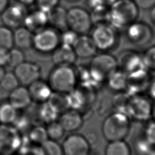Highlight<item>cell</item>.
<instances>
[{"instance_id":"obj_1","label":"cell","mask_w":155,"mask_h":155,"mask_svg":"<svg viewBox=\"0 0 155 155\" xmlns=\"http://www.w3.org/2000/svg\"><path fill=\"white\" fill-rule=\"evenodd\" d=\"M138 16L139 8L133 0H117L109 7L108 24L116 30L126 28Z\"/></svg>"},{"instance_id":"obj_2","label":"cell","mask_w":155,"mask_h":155,"mask_svg":"<svg viewBox=\"0 0 155 155\" xmlns=\"http://www.w3.org/2000/svg\"><path fill=\"white\" fill-rule=\"evenodd\" d=\"M131 127L130 118L125 113L116 111L108 115L104 120L102 132L108 142L124 140Z\"/></svg>"},{"instance_id":"obj_28","label":"cell","mask_w":155,"mask_h":155,"mask_svg":"<svg viewBox=\"0 0 155 155\" xmlns=\"http://www.w3.org/2000/svg\"><path fill=\"white\" fill-rule=\"evenodd\" d=\"M18 115V110L8 102H1L0 104V122L2 124H13Z\"/></svg>"},{"instance_id":"obj_38","label":"cell","mask_w":155,"mask_h":155,"mask_svg":"<svg viewBox=\"0 0 155 155\" xmlns=\"http://www.w3.org/2000/svg\"><path fill=\"white\" fill-rule=\"evenodd\" d=\"M39 9L48 13L53 8L58 6L59 0H36Z\"/></svg>"},{"instance_id":"obj_4","label":"cell","mask_w":155,"mask_h":155,"mask_svg":"<svg viewBox=\"0 0 155 155\" xmlns=\"http://www.w3.org/2000/svg\"><path fill=\"white\" fill-rule=\"evenodd\" d=\"M77 76L71 66H57L50 73L48 84L53 91L68 93L77 87Z\"/></svg>"},{"instance_id":"obj_12","label":"cell","mask_w":155,"mask_h":155,"mask_svg":"<svg viewBox=\"0 0 155 155\" xmlns=\"http://www.w3.org/2000/svg\"><path fill=\"white\" fill-rule=\"evenodd\" d=\"M151 81L149 71L146 69L128 74L125 90L130 96L138 95L147 90Z\"/></svg>"},{"instance_id":"obj_44","label":"cell","mask_w":155,"mask_h":155,"mask_svg":"<svg viewBox=\"0 0 155 155\" xmlns=\"http://www.w3.org/2000/svg\"><path fill=\"white\" fill-rule=\"evenodd\" d=\"M30 155H44L43 150L40 146H32L29 153L28 154Z\"/></svg>"},{"instance_id":"obj_20","label":"cell","mask_w":155,"mask_h":155,"mask_svg":"<svg viewBox=\"0 0 155 155\" xmlns=\"http://www.w3.org/2000/svg\"><path fill=\"white\" fill-rule=\"evenodd\" d=\"M77 56L73 47L61 44L53 51V61L57 66H72Z\"/></svg>"},{"instance_id":"obj_6","label":"cell","mask_w":155,"mask_h":155,"mask_svg":"<svg viewBox=\"0 0 155 155\" xmlns=\"http://www.w3.org/2000/svg\"><path fill=\"white\" fill-rule=\"evenodd\" d=\"M93 22L90 14L84 8L72 7L67 10V28L78 35H84L90 30Z\"/></svg>"},{"instance_id":"obj_50","label":"cell","mask_w":155,"mask_h":155,"mask_svg":"<svg viewBox=\"0 0 155 155\" xmlns=\"http://www.w3.org/2000/svg\"><path fill=\"white\" fill-rule=\"evenodd\" d=\"M105 1V2L107 4V5H111V4H113V2H114L116 1L117 0H104Z\"/></svg>"},{"instance_id":"obj_37","label":"cell","mask_w":155,"mask_h":155,"mask_svg":"<svg viewBox=\"0 0 155 155\" xmlns=\"http://www.w3.org/2000/svg\"><path fill=\"white\" fill-rule=\"evenodd\" d=\"M152 146L145 138L139 140L136 144V150L139 155H149L152 150Z\"/></svg>"},{"instance_id":"obj_22","label":"cell","mask_w":155,"mask_h":155,"mask_svg":"<svg viewBox=\"0 0 155 155\" xmlns=\"http://www.w3.org/2000/svg\"><path fill=\"white\" fill-rule=\"evenodd\" d=\"M48 23L56 30L64 31L67 28V10L63 7L56 6L48 13Z\"/></svg>"},{"instance_id":"obj_39","label":"cell","mask_w":155,"mask_h":155,"mask_svg":"<svg viewBox=\"0 0 155 155\" xmlns=\"http://www.w3.org/2000/svg\"><path fill=\"white\" fill-rule=\"evenodd\" d=\"M151 145H155V121H151L147 125L144 137Z\"/></svg>"},{"instance_id":"obj_43","label":"cell","mask_w":155,"mask_h":155,"mask_svg":"<svg viewBox=\"0 0 155 155\" xmlns=\"http://www.w3.org/2000/svg\"><path fill=\"white\" fill-rule=\"evenodd\" d=\"M147 91L148 92V94L149 96L151 98L155 100V80L151 81Z\"/></svg>"},{"instance_id":"obj_53","label":"cell","mask_w":155,"mask_h":155,"mask_svg":"<svg viewBox=\"0 0 155 155\" xmlns=\"http://www.w3.org/2000/svg\"><path fill=\"white\" fill-rule=\"evenodd\" d=\"M10 155H15V154H10Z\"/></svg>"},{"instance_id":"obj_26","label":"cell","mask_w":155,"mask_h":155,"mask_svg":"<svg viewBox=\"0 0 155 155\" xmlns=\"http://www.w3.org/2000/svg\"><path fill=\"white\" fill-rule=\"evenodd\" d=\"M105 155H131V149L124 140L110 141L105 147Z\"/></svg>"},{"instance_id":"obj_47","label":"cell","mask_w":155,"mask_h":155,"mask_svg":"<svg viewBox=\"0 0 155 155\" xmlns=\"http://www.w3.org/2000/svg\"><path fill=\"white\" fill-rule=\"evenodd\" d=\"M36 0H19V2L24 5H30L33 4Z\"/></svg>"},{"instance_id":"obj_3","label":"cell","mask_w":155,"mask_h":155,"mask_svg":"<svg viewBox=\"0 0 155 155\" xmlns=\"http://www.w3.org/2000/svg\"><path fill=\"white\" fill-rule=\"evenodd\" d=\"M92 80L95 85L106 81L118 68L116 58L107 52L94 55L88 66Z\"/></svg>"},{"instance_id":"obj_52","label":"cell","mask_w":155,"mask_h":155,"mask_svg":"<svg viewBox=\"0 0 155 155\" xmlns=\"http://www.w3.org/2000/svg\"><path fill=\"white\" fill-rule=\"evenodd\" d=\"M68 1H70V2H76V1H78L79 0H67Z\"/></svg>"},{"instance_id":"obj_41","label":"cell","mask_w":155,"mask_h":155,"mask_svg":"<svg viewBox=\"0 0 155 155\" xmlns=\"http://www.w3.org/2000/svg\"><path fill=\"white\" fill-rule=\"evenodd\" d=\"M87 4L91 10H96L108 5L104 0H88Z\"/></svg>"},{"instance_id":"obj_17","label":"cell","mask_w":155,"mask_h":155,"mask_svg":"<svg viewBox=\"0 0 155 155\" xmlns=\"http://www.w3.org/2000/svg\"><path fill=\"white\" fill-rule=\"evenodd\" d=\"M58 121L65 132H73L82 127L83 118L78 110L70 108L60 114Z\"/></svg>"},{"instance_id":"obj_40","label":"cell","mask_w":155,"mask_h":155,"mask_svg":"<svg viewBox=\"0 0 155 155\" xmlns=\"http://www.w3.org/2000/svg\"><path fill=\"white\" fill-rule=\"evenodd\" d=\"M139 8L143 10L151 9L155 5V0H133Z\"/></svg>"},{"instance_id":"obj_45","label":"cell","mask_w":155,"mask_h":155,"mask_svg":"<svg viewBox=\"0 0 155 155\" xmlns=\"http://www.w3.org/2000/svg\"><path fill=\"white\" fill-rule=\"evenodd\" d=\"M8 0H0V14H1L8 7Z\"/></svg>"},{"instance_id":"obj_14","label":"cell","mask_w":155,"mask_h":155,"mask_svg":"<svg viewBox=\"0 0 155 155\" xmlns=\"http://www.w3.org/2000/svg\"><path fill=\"white\" fill-rule=\"evenodd\" d=\"M14 74L19 83L28 86L33 82L39 79L41 69L39 67L32 62H23L14 68Z\"/></svg>"},{"instance_id":"obj_33","label":"cell","mask_w":155,"mask_h":155,"mask_svg":"<svg viewBox=\"0 0 155 155\" xmlns=\"http://www.w3.org/2000/svg\"><path fill=\"white\" fill-rule=\"evenodd\" d=\"M13 44V33L10 28L0 27V48L10 50Z\"/></svg>"},{"instance_id":"obj_23","label":"cell","mask_w":155,"mask_h":155,"mask_svg":"<svg viewBox=\"0 0 155 155\" xmlns=\"http://www.w3.org/2000/svg\"><path fill=\"white\" fill-rule=\"evenodd\" d=\"M33 35L26 27H19L13 33V43L19 48H29L33 43Z\"/></svg>"},{"instance_id":"obj_29","label":"cell","mask_w":155,"mask_h":155,"mask_svg":"<svg viewBox=\"0 0 155 155\" xmlns=\"http://www.w3.org/2000/svg\"><path fill=\"white\" fill-rule=\"evenodd\" d=\"M28 137L32 143L38 145L42 144L48 139L45 127L41 125H35L30 130Z\"/></svg>"},{"instance_id":"obj_21","label":"cell","mask_w":155,"mask_h":155,"mask_svg":"<svg viewBox=\"0 0 155 155\" xmlns=\"http://www.w3.org/2000/svg\"><path fill=\"white\" fill-rule=\"evenodd\" d=\"M48 23V13L39 9L28 13L24 21L25 27L32 33H36L46 27Z\"/></svg>"},{"instance_id":"obj_7","label":"cell","mask_w":155,"mask_h":155,"mask_svg":"<svg viewBox=\"0 0 155 155\" xmlns=\"http://www.w3.org/2000/svg\"><path fill=\"white\" fill-rule=\"evenodd\" d=\"M60 42V36L56 29L45 27L35 33L32 45L38 51L50 53L59 45Z\"/></svg>"},{"instance_id":"obj_18","label":"cell","mask_w":155,"mask_h":155,"mask_svg":"<svg viewBox=\"0 0 155 155\" xmlns=\"http://www.w3.org/2000/svg\"><path fill=\"white\" fill-rule=\"evenodd\" d=\"M27 88L32 101L38 104L47 102L53 92L49 84L39 79L30 84Z\"/></svg>"},{"instance_id":"obj_5","label":"cell","mask_w":155,"mask_h":155,"mask_svg":"<svg viewBox=\"0 0 155 155\" xmlns=\"http://www.w3.org/2000/svg\"><path fill=\"white\" fill-rule=\"evenodd\" d=\"M116 30L108 24L96 25L90 37L97 50L107 52L115 47L117 42Z\"/></svg>"},{"instance_id":"obj_19","label":"cell","mask_w":155,"mask_h":155,"mask_svg":"<svg viewBox=\"0 0 155 155\" xmlns=\"http://www.w3.org/2000/svg\"><path fill=\"white\" fill-rule=\"evenodd\" d=\"M8 98V102L17 110L26 109L32 102L28 88L24 86H18L10 91Z\"/></svg>"},{"instance_id":"obj_11","label":"cell","mask_w":155,"mask_h":155,"mask_svg":"<svg viewBox=\"0 0 155 155\" xmlns=\"http://www.w3.org/2000/svg\"><path fill=\"white\" fill-rule=\"evenodd\" d=\"M61 147L64 155H89L91 148L87 137L76 133L67 136Z\"/></svg>"},{"instance_id":"obj_8","label":"cell","mask_w":155,"mask_h":155,"mask_svg":"<svg viewBox=\"0 0 155 155\" xmlns=\"http://www.w3.org/2000/svg\"><path fill=\"white\" fill-rule=\"evenodd\" d=\"M125 35L128 41L137 46L142 47L152 40L153 31L145 22L136 21L125 28Z\"/></svg>"},{"instance_id":"obj_46","label":"cell","mask_w":155,"mask_h":155,"mask_svg":"<svg viewBox=\"0 0 155 155\" xmlns=\"http://www.w3.org/2000/svg\"><path fill=\"white\" fill-rule=\"evenodd\" d=\"M150 15V19L155 27V5L151 8Z\"/></svg>"},{"instance_id":"obj_36","label":"cell","mask_w":155,"mask_h":155,"mask_svg":"<svg viewBox=\"0 0 155 155\" xmlns=\"http://www.w3.org/2000/svg\"><path fill=\"white\" fill-rule=\"evenodd\" d=\"M78 35H78L76 33L68 28V30L66 29L63 31L61 36H60V40L62 42V44H65L72 47Z\"/></svg>"},{"instance_id":"obj_15","label":"cell","mask_w":155,"mask_h":155,"mask_svg":"<svg viewBox=\"0 0 155 155\" xmlns=\"http://www.w3.org/2000/svg\"><path fill=\"white\" fill-rule=\"evenodd\" d=\"M117 62L119 68L127 74L141 70H147L143 63L142 55L134 51H125L121 55Z\"/></svg>"},{"instance_id":"obj_32","label":"cell","mask_w":155,"mask_h":155,"mask_svg":"<svg viewBox=\"0 0 155 155\" xmlns=\"http://www.w3.org/2000/svg\"><path fill=\"white\" fill-rule=\"evenodd\" d=\"M44 155H64L61 145L57 141L48 139L40 145Z\"/></svg>"},{"instance_id":"obj_42","label":"cell","mask_w":155,"mask_h":155,"mask_svg":"<svg viewBox=\"0 0 155 155\" xmlns=\"http://www.w3.org/2000/svg\"><path fill=\"white\" fill-rule=\"evenodd\" d=\"M9 50L0 48V65L4 66L7 65L8 57Z\"/></svg>"},{"instance_id":"obj_49","label":"cell","mask_w":155,"mask_h":155,"mask_svg":"<svg viewBox=\"0 0 155 155\" xmlns=\"http://www.w3.org/2000/svg\"><path fill=\"white\" fill-rule=\"evenodd\" d=\"M5 71H4V68H3V67H2V66H1L0 65V81H1V79H2V76H4V74H5Z\"/></svg>"},{"instance_id":"obj_51","label":"cell","mask_w":155,"mask_h":155,"mask_svg":"<svg viewBox=\"0 0 155 155\" xmlns=\"http://www.w3.org/2000/svg\"><path fill=\"white\" fill-rule=\"evenodd\" d=\"M149 155H155V150H153L151 151V153H150V154Z\"/></svg>"},{"instance_id":"obj_16","label":"cell","mask_w":155,"mask_h":155,"mask_svg":"<svg viewBox=\"0 0 155 155\" xmlns=\"http://www.w3.org/2000/svg\"><path fill=\"white\" fill-rule=\"evenodd\" d=\"M72 47L76 56L82 59L93 58L97 51L91 37L85 34L78 35Z\"/></svg>"},{"instance_id":"obj_9","label":"cell","mask_w":155,"mask_h":155,"mask_svg":"<svg viewBox=\"0 0 155 155\" xmlns=\"http://www.w3.org/2000/svg\"><path fill=\"white\" fill-rule=\"evenodd\" d=\"M21 140L20 133L13 126H0V155H10L17 152Z\"/></svg>"},{"instance_id":"obj_13","label":"cell","mask_w":155,"mask_h":155,"mask_svg":"<svg viewBox=\"0 0 155 155\" xmlns=\"http://www.w3.org/2000/svg\"><path fill=\"white\" fill-rule=\"evenodd\" d=\"M28 14L25 5L17 2L8 6L2 13V20L8 28H18L24 24Z\"/></svg>"},{"instance_id":"obj_25","label":"cell","mask_w":155,"mask_h":155,"mask_svg":"<svg viewBox=\"0 0 155 155\" xmlns=\"http://www.w3.org/2000/svg\"><path fill=\"white\" fill-rule=\"evenodd\" d=\"M47 102L59 114L70 109L68 93L53 91Z\"/></svg>"},{"instance_id":"obj_27","label":"cell","mask_w":155,"mask_h":155,"mask_svg":"<svg viewBox=\"0 0 155 155\" xmlns=\"http://www.w3.org/2000/svg\"><path fill=\"white\" fill-rule=\"evenodd\" d=\"M40 104L38 107V116L41 124H48L57 120L59 114L47 102Z\"/></svg>"},{"instance_id":"obj_30","label":"cell","mask_w":155,"mask_h":155,"mask_svg":"<svg viewBox=\"0 0 155 155\" xmlns=\"http://www.w3.org/2000/svg\"><path fill=\"white\" fill-rule=\"evenodd\" d=\"M47 125L45 128L49 139L58 141L62 138L65 131L58 121L55 120Z\"/></svg>"},{"instance_id":"obj_35","label":"cell","mask_w":155,"mask_h":155,"mask_svg":"<svg viewBox=\"0 0 155 155\" xmlns=\"http://www.w3.org/2000/svg\"><path fill=\"white\" fill-rule=\"evenodd\" d=\"M143 63L149 71H155V45L148 48L142 54Z\"/></svg>"},{"instance_id":"obj_10","label":"cell","mask_w":155,"mask_h":155,"mask_svg":"<svg viewBox=\"0 0 155 155\" xmlns=\"http://www.w3.org/2000/svg\"><path fill=\"white\" fill-rule=\"evenodd\" d=\"M127 114L136 120L145 121L152 115V104L142 96H131L127 106Z\"/></svg>"},{"instance_id":"obj_48","label":"cell","mask_w":155,"mask_h":155,"mask_svg":"<svg viewBox=\"0 0 155 155\" xmlns=\"http://www.w3.org/2000/svg\"><path fill=\"white\" fill-rule=\"evenodd\" d=\"M151 116L153 117L154 120L155 121V101H154V104L152 105V115H151Z\"/></svg>"},{"instance_id":"obj_34","label":"cell","mask_w":155,"mask_h":155,"mask_svg":"<svg viewBox=\"0 0 155 155\" xmlns=\"http://www.w3.org/2000/svg\"><path fill=\"white\" fill-rule=\"evenodd\" d=\"M24 57L22 51L17 48L12 49L8 51V57L7 65L11 68H16L22 63Z\"/></svg>"},{"instance_id":"obj_31","label":"cell","mask_w":155,"mask_h":155,"mask_svg":"<svg viewBox=\"0 0 155 155\" xmlns=\"http://www.w3.org/2000/svg\"><path fill=\"white\" fill-rule=\"evenodd\" d=\"M19 84L14 73H5L0 81V87L6 92H10L18 87Z\"/></svg>"},{"instance_id":"obj_24","label":"cell","mask_w":155,"mask_h":155,"mask_svg":"<svg viewBox=\"0 0 155 155\" xmlns=\"http://www.w3.org/2000/svg\"><path fill=\"white\" fill-rule=\"evenodd\" d=\"M127 81V74L119 68L106 81L110 89L116 91H121L125 90Z\"/></svg>"}]
</instances>
